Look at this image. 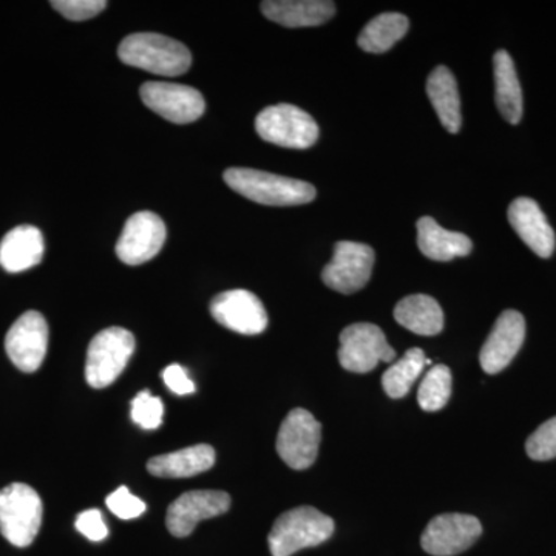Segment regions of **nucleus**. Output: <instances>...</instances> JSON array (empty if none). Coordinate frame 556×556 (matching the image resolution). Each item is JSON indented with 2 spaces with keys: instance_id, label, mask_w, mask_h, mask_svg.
Here are the masks:
<instances>
[{
  "instance_id": "1",
  "label": "nucleus",
  "mask_w": 556,
  "mask_h": 556,
  "mask_svg": "<svg viewBox=\"0 0 556 556\" xmlns=\"http://www.w3.org/2000/svg\"><path fill=\"white\" fill-rule=\"evenodd\" d=\"M225 181L233 192L265 206H300L316 199V188L302 179L280 177L248 167H230Z\"/></svg>"
},
{
  "instance_id": "2",
  "label": "nucleus",
  "mask_w": 556,
  "mask_h": 556,
  "mask_svg": "<svg viewBox=\"0 0 556 556\" xmlns=\"http://www.w3.org/2000/svg\"><path fill=\"white\" fill-rule=\"evenodd\" d=\"M118 56L130 67L169 78L185 75L192 64V54L185 43L156 33L127 36L119 43Z\"/></svg>"
},
{
  "instance_id": "3",
  "label": "nucleus",
  "mask_w": 556,
  "mask_h": 556,
  "mask_svg": "<svg viewBox=\"0 0 556 556\" xmlns=\"http://www.w3.org/2000/svg\"><path fill=\"white\" fill-rule=\"evenodd\" d=\"M334 529V521L317 508H292L274 522L268 538L270 554L291 556L303 548L320 546L332 536Z\"/></svg>"
},
{
  "instance_id": "4",
  "label": "nucleus",
  "mask_w": 556,
  "mask_h": 556,
  "mask_svg": "<svg viewBox=\"0 0 556 556\" xmlns=\"http://www.w3.org/2000/svg\"><path fill=\"white\" fill-rule=\"evenodd\" d=\"M42 501L30 485L14 482L0 490V532L16 547H28L42 525Z\"/></svg>"
},
{
  "instance_id": "5",
  "label": "nucleus",
  "mask_w": 556,
  "mask_h": 556,
  "mask_svg": "<svg viewBox=\"0 0 556 556\" xmlns=\"http://www.w3.org/2000/svg\"><path fill=\"white\" fill-rule=\"evenodd\" d=\"M135 353V338L119 327L102 329L91 340L87 351L86 379L91 388L112 386L126 369Z\"/></svg>"
},
{
  "instance_id": "6",
  "label": "nucleus",
  "mask_w": 556,
  "mask_h": 556,
  "mask_svg": "<svg viewBox=\"0 0 556 556\" xmlns=\"http://www.w3.org/2000/svg\"><path fill=\"white\" fill-rule=\"evenodd\" d=\"M258 137L288 149H308L316 144L318 126L305 110L291 104L266 108L255 119Z\"/></svg>"
},
{
  "instance_id": "7",
  "label": "nucleus",
  "mask_w": 556,
  "mask_h": 556,
  "mask_svg": "<svg viewBox=\"0 0 556 556\" xmlns=\"http://www.w3.org/2000/svg\"><path fill=\"white\" fill-rule=\"evenodd\" d=\"M396 351L388 345L378 325L354 324L340 332L339 362L346 371L365 375L379 362H393Z\"/></svg>"
},
{
  "instance_id": "8",
  "label": "nucleus",
  "mask_w": 556,
  "mask_h": 556,
  "mask_svg": "<svg viewBox=\"0 0 556 556\" xmlns=\"http://www.w3.org/2000/svg\"><path fill=\"white\" fill-rule=\"evenodd\" d=\"M321 441V424L303 408L292 409L277 437V453L287 466L306 470L316 463Z\"/></svg>"
},
{
  "instance_id": "9",
  "label": "nucleus",
  "mask_w": 556,
  "mask_h": 556,
  "mask_svg": "<svg viewBox=\"0 0 556 556\" xmlns=\"http://www.w3.org/2000/svg\"><path fill=\"white\" fill-rule=\"evenodd\" d=\"M375 257V251L368 244L339 241L334 248V257L321 273V280L332 291L354 294L367 287Z\"/></svg>"
},
{
  "instance_id": "10",
  "label": "nucleus",
  "mask_w": 556,
  "mask_h": 556,
  "mask_svg": "<svg viewBox=\"0 0 556 556\" xmlns=\"http://www.w3.org/2000/svg\"><path fill=\"white\" fill-rule=\"evenodd\" d=\"M49 348V325L38 311L22 314L5 338V350L10 361L21 371H38Z\"/></svg>"
},
{
  "instance_id": "11",
  "label": "nucleus",
  "mask_w": 556,
  "mask_h": 556,
  "mask_svg": "<svg viewBox=\"0 0 556 556\" xmlns=\"http://www.w3.org/2000/svg\"><path fill=\"white\" fill-rule=\"evenodd\" d=\"M482 535L478 518L464 514H444L428 522L420 538L424 551L433 556L463 554Z\"/></svg>"
},
{
  "instance_id": "12",
  "label": "nucleus",
  "mask_w": 556,
  "mask_h": 556,
  "mask_svg": "<svg viewBox=\"0 0 556 556\" xmlns=\"http://www.w3.org/2000/svg\"><path fill=\"white\" fill-rule=\"evenodd\" d=\"M139 94L150 110L175 124L193 123L206 110L203 94L181 84L146 83Z\"/></svg>"
},
{
  "instance_id": "13",
  "label": "nucleus",
  "mask_w": 556,
  "mask_h": 556,
  "mask_svg": "<svg viewBox=\"0 0 556 556\" xmlns=\"http://www.w3.org/2000/svg\"><path fill=\"white\" fill-rule=\"evenodd\" d=\"M166 236V225L159 215L148 211L137 212L124 226L116 243V255L126 265H142L159 254Z\"/></svg>"
},
{
  "instance_id": "14",
  "label": "nucleus",
  "mask_w": 556,
  "mask_h": 556,
  "mask_svg": "<svg viewBox=\"0 0 556 556\" xmlns=\"http://www.w3.org/2000/svg\"><path fill=\"white\" fill-rule=\"evenodd\" d=\"M211 313L219 325L239 334H262L268 327V313L262 300L247 289L222 292L212 300Z\"/></svg>"
},
{
  "instance_id": "15",
  "label": "nucleus",
  "mask_w": 556,
  "mask_h": 556,
  "mask_svg": "<svg viewBox=\"0 0 556 556\" xmlns=\"http://www.w3.org/2000/svg\"><path fill=\"white\" fill-rule=\"evenodd\" d=\"M230 507V496L222 490H192L167 508L166 525L172 535L189 536L204 519L217 518Z\"/></svg>"
},
{
  "instance_id": "16",
  "label": "nucleus",
  "mask_w": 556,
  "mask_h": 556,
  "mask_svg": "<svg viewBox=\"0 0 556 556\" xmlns=\"http://www.w3.org/2000/svg\"><path fill=\"white\" fill-rule=\"evenodd\" d=\"M526 339L525 316L518 311H504L481 348L479 362L486 375H497L511 364Z\"/></svg>"
},
{
  "instance_id": "17",
  "label": "nucleus",
  "mask_w": 556,
  "mask_h": 556,
  "mask_svg": "<svg viewBox=\"0 0 556 556\" xmlns=\"http://www.w3.org/2000/svg\"><path fill=\"white\" fill-rule=\"evenodd\" d=\"M508 222L527 247L541 258H548L555 251V232L535 200L517 199L508 207Z\"/></svg>"
},
{
  "instance_id": "18",
  "label": "nucleus",
  "mask_w": 556,
  "mask_h": 556,
  "mask_svg": "<svg viewBox=\"0 0 556 556\" xmlns=\"http://www.w3.org/2000/svg\"><path fill=\"white\" fill-rule=\"evenodd\" d=\"M46 252L42 232L35 226H17L0 241V266L17 274L39 265Z\"/></svg>"
},
{
  "instance_id": "19",
  "label": "nucleus",
  "mask_w": 556,
  "mask_h": 556,
  "mask_svg": "<svg viewBox=\"0 0 556 556\" xmlns=\"http://www.w3.org/2000/svg\"><path fill=\"white\" fill-rule=\"evenodd\" d=\"M262 13L283 27H318L334 16L336 5L327 0H268Z\"/></svg>"
},
{
  "instance_id": "20",
  "label": "nucleus",
  "mask_w": 556,
  "mask_h": 556,
  "mask_svg": "<svg viewBox=\"0 0 556 556\" xmlns=\"http://www.w3.org/2000/svg\"><path fill=\"white\" fill-rule=\"evenodd\" d=\"M417 247L427 258L434 262H450L456 257H467L473 243L460 232H450L431 217L417 222Z\"/></svg>"
},
{
  "instance_id": "21",
  "label": "nucleus",
  "mask_w": 556,
  "mask_h": 556,
  "mask_svg": "<svg viewBox=\"0 0 556 556\" xmlns=\"http://www.w3.org/2000/svg\"><path fill=\"white\" fill-rule=\"evenodd\" d=\"M214 464L215 450L211 445L199 444L152 457L148 463V470L159 478H190L211 470Z\"/></svg>"
},
{
  "instance_id": "22",
  "label": "nucleus",
  "mask_w": 556,
  "mask_h": 556,
  "mask_svg": "<svg viewBox=\"0 0 556 556\" xmlns=\"http://www.w3.org/2000/svg\"><path fill=\"white\" fill-rule=\"evenodd\" d=\"M427 94L445 130L457 134L463 124L459 91H457L455 76L447 67L439 65L430 73L427 80Z\"/></svg>"
},
{
  "instance_id": "23",
  "label": "nucleus",
  "mask_w": 556,
  "mask_h": 556,
  "mask_svg": "<svg viewBox=\"0 0 556 556\" xmlns=\"http://www.w3.org/2000/svg\"><path fill=\"white\" fill-rule=\"evenodd\" d=\"M399 325L419 336H437L444 328V313L433 298L426 294L408 295L394 308Z\"/></svg>"
},
{
  "instance_id": "24",
  "label": "nucleus",
  "mask_w": 556,
  "mask_h": 556,
  "mask_svg": "<svg viewBox=\"0 0 556 556\" xmlns=\"http://www.w3.org/2000/svg\"><path fill=\"white\" fill-rule=\"evenodd\" d=\"M493 67H495L497 110L507 123L518 124L522 118V90L514 60L506 50L496 51L493 56Z\"/></svg>"
},
{
  "instance_id": "25",
  "label": "nucleus",
  "mask_w": 556,
  "mask_h": 556,
  "mask_svg": "<svg viewBox=\"0 0 556 556\" xmlns=\"http://www.w3.org/2000/svg\"><path fill=\"white\" fill-rule=\"evenodd\" d=\"M409 22L401 13L379 14L358 35L357 43L367 53L382 54L407 35Z\"/></svg>"
},
{
  "instance_id": "26",
  "label": "nucleus",
  "mask_w": 556,
  "mask_h": 556,
  "mask_svg": "<svg viewBox=\"0 0 556 556\" xmlns=\"http://www.w3.org/2000/svg\"><path fill=\"white\" fill-rule=\"evenodd\" d=\"M426 367V353L420 348H412L401 361L391 365L383 372L382 387L391 399L407 396L413 383L419 378Z\"/></svg>"
},
{
  "instance_id": "27",
  "label": "nucleus",
  "mask_w": 556,
  "mask_h": 556,
  "mask_svg": "<svg viewBox=\"0 0 556 556\" xmlns=\"http://www.w3.org/2000/svg\"><path fill=\"white\" fill-rule=\"evenodd\" d=\"M452 396V371L445 365H437L427 372L419 391L417 401L424 412H439L448 404Z\"/></svg>"
},
{
  "instance_id": "28",
  "label": "nucleus",
  "mask_w": 556,
  "mask_h": 556,
  "mask_svg": "<svg viewBox=\"0 0 556 556\" xmlns=\"http://www.w3.org/2000/svg\"><path fill=\"white\" fill-rule=\"evenodd\" d=\"M526 452L530 459L551 460L556 457V416L536 428L526 442Z\"/></svg>"
},
{
  "instance_id": "29",
  "label": "nucleus",
  "mask_w": 556,
  "mask_h": 556,
  "mask_svg": "<svg viewBox=\"0 0 556 556\" xmlns=\"http://www.w3.org/2000/svg\"><path fill=\"white\" fill-rule=\"evenodd\" d=\"M164 407L160 397L144 390L131 401V419L144 430H155L163 424Z\"/></svg>"
},
{
  "instance_id": "30",
  "label": "nucleus",
  "mask_w": 556,
  "mask_h": 556,
  "mask_svg": "<svg viewBox=\"0 0 556 556\" xmlns=\"http://www.w3.org/2000/svg\"><path fill=\"white\" fill-rule=\"evenodd\" d=\"M51 7L68 21H87L105 10V0H53Z\"/></svg>"
},
{
  "instance_id": "31",
  "label": "nucleus",
  "mask_w": 556,
  "mask_h": 556,
  "mask_svg": "<svg viewBox=\"0 0 556 556\" xmlns=\"http://www.w3.org/2000/svg\"><path fill=\"white\" fill-rule=\"evenodd\" d=\"M109 510L121 519H135L141 517L146 511L144 501L131 495L127 486H119L118 490L108 497Z\"/></svg>"
},
{
  "instance_id": "32",
  "label": "nucleus",
  "mask_w": 556,
  "mask_h": 556,
  "mask_svg": "<svg viewBox=\"0 0 556 556\" xmlns=\"http://www.w3.org/2000/svg\"><path fill=\"white\" fill-rule=\"evenodd\" d=\"M75 526L79 533H83L87 540L94 541V543L105 540L109 535L104 518H102L101 511L97 510V508H90V510L79 514Z\"/></svg>"
},
{
  "instance_id": "33",
  "label": "nucleus",
  "mask_w": 556,
  "mask_h": 556,
  "mask_svg": "<svg viewBox=\"0 0 556 556\" xmlns=\"http://www.w3.org/2000/svg\"><path fill=\"white\" fill-rule=\"evenodd\" d=\"M164 383L178 396H186L195 391V383L190 380L188 371L178 364H172L163 371Z\"/></svg>"
}]
</instances>
